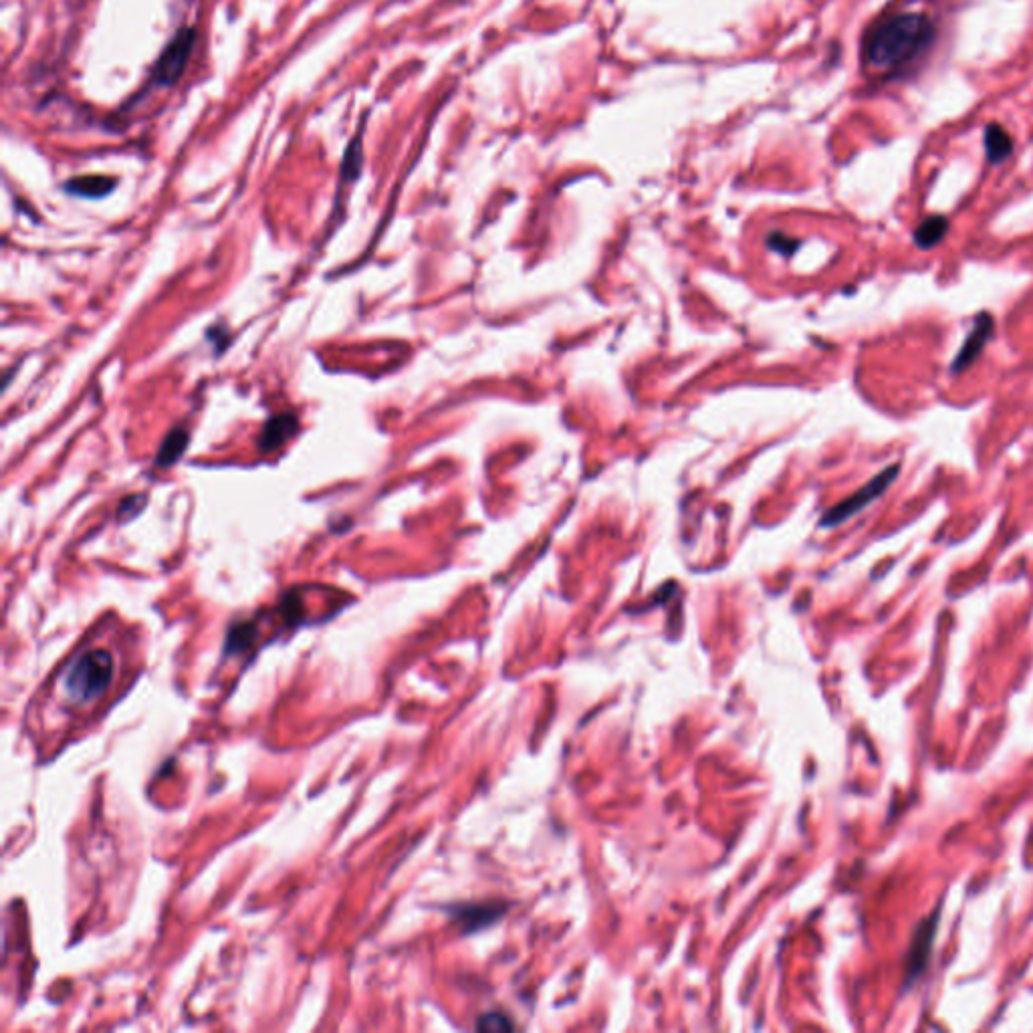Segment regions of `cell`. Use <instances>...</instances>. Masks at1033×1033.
<instances>
[{
  "label": "cell",
  "instance_id": "cell-1",
  "mask_svg": "<svg viewBox=\"0 0 1033 1033\" xmlns=\"http://www.w3.org/2000/svg\"><path fill=\"white\" fill-rule=\"evenodd\" d=\"M120 654L107 646H81L53 680V693L69 715L93 713L113 693L122 674Z\"/></svg>",
  "mask_w": 1033,
  "mask_h": 1033
},
{
  "label": "cell",
  "instance_id": "cell-2",
  "mask_svg": "<svg viewBox=\"0 0 1033 1033\" xmlns=\"http://www.w3.org/2000/svg\"><path fill=\"white\" fill-rule=\"evenodd\" d=\"M935 39V25L923 13H900L878 21L866 37L864 55L878 71H896L916 59Z\"/></svg>",
  "mask_w": 1033,
  "mask_h": 1033
},
{
  "label": "cell",
  "instance_id": "cell-3",
  "mask_svg": "<svg viewBox=\"0 0 1033 1033\" xmlns=\"http://www.w3.org/2000/svg\"><path fill=\"white\" fill-rule=\"evenodd\" d=\"M196 43V29L180 31L174 41L164 49L152 69V83L158 87H172L184 75L192 49Z\"/></svg>",
  "mask_w": 1033,
  "mask_h": 1033
},
{
  "label": "cell",
  "instance_id": "cell-4",
  "mask_svg": "<svg viewBox=\"0 0 1033 1033\" xmlns=\"http://www.w3.org/2000/svg\"><path fill=\"white\" fill-rule=\"evenodd\" d=\"M898 471L900 467L898 465H892L888 469H884L882 473H878L870 483H866L860 491H856L850 499H846L844 503L836 505L824 519H822V525L824 527H832V525H840L842 521H846L848 517L856 515L858 511H862L866 505H870L872 501H876L892 483L894 479L898 477Z\"/></svg>",
  "mask_w": 1033,
  "mask_h": 1033
},
{
  "label": "cell",
  "instance_id": "cell-5",
  "mask_svg": "<svg viewBox=\"0 0 1033 1033\" xmlns=\"http://www.w3.org/2000/svg\"><path fill=\"white\" fill-rule=\"evenodd\" d=\"M991 333H993V319H991V315L989 313H979L975 323H973V329L969 331L967 339L963 341V346H961L957 358L953 360L951 370L955 374L967 370L981 356V352L985 350Z\"/></svg>",
  "mask_w": 1033,
  "mask_h": 1033
},
{
  "label": "cell",
  "instance_id": "cell-6",
  "mask_svg": "<svg viewBox=\"0 0 1033 1033\" xmlns=\"http://www.w3.org/2000/svg\"><path fill=\"white\" fill-rule=\"evenodd\" d=\"M299 428V420L295 414L291 412H285V414H277L273 416L265 426H263V432H261V438H259V448L263 452H271L279 446H283Z\"/></svg>",
  "mask_w": 1033,
  "mask_h": 1033
},
{
  "label": "cell",
  "instance_id": "cell-7",
  "mask_svg": "<svg viewBox=\"0 0 1033 1033\" xmlns=\"http://www.w3.org/2000/svg\"><path fill=\"white\" fill-rule=\"evenodd\" d=\"M116 180L111 176H77L65 184V190L73 196L81 198H105L113 188H116Z\"/></svg>",
  "mask_w": 1033,
  "mask_h": 1033
},
{
  "label": "cell",
  "instance_id": "cell-8",
  "mask_svg": "<svg viewBox=\"0 0 1033 1033\" xmlns=\"http://www.w3.org/2000/svg\"><path fill=\"white\" fill-rule=\"evenodd\" d=\"M949 231V220L941 214H933L929 218H925L921 224L916 226L914 231V243L921 247L923 251H929L933 247H937L945 235Z\"/></svg>",
  "mask_w": 1033,
  "mask_h": 1033
},
{
  "label": "cell",
  "instance_id": "cell-9",
  "mask_svg": "<svg viewBox=\"0 0 1033 1033\" xmlns=\"http://www.w3.org/2000/svg\"><path fill=\"white\" fill-rule=\"evenodd\" d=\"M188 448V432L182 430V428H174L172 432H168V436L164 438L158 454H156V465L158 467H172L174 463L180 461V456L186 452Z\"/></svg>",
  "mask_w": 1033,
  "mask_h": 1033
},
{
  "label": "cell",
  "instance_id": "cell-10",
  "mask_svg": "<svg viewBox=\"0 0 1033 1033\" xmlns=\"http://www.w3.org/2000/svg\"><path fill=\"white\" fill-rule=\"evenodd\" d=\"M985 150H987V160L991 164H999L1011 156L1013 140L1001 126L991 124L985 130Z\"/></svg>",
  "mask_w": 1033,
  "mask_h": 1033
},
{
  "label": "cell",
  "instance_id": "cell-11",
  "mask_svg": "<svg viewBox=\"0 0 1033 1033\" xmlns=\"http://www.w3.org/2000/svg\"><path fill=\"white\" fill-rule=\"evenodd\" d=\"M362 164H364V156H362V134L350 144L348 152H346V158H343V166H341V178L343 180H356L360 176V170H362Z\"/></svg>",
  "mask_w": 1033,
  "mask_h": 1033
},
{
  "label": "cell",
  "instance_id": "cell-12",
  "mask_svg": "<svg viewBox=\"0 0 1033 1033\" xmlns=\"http://www.w3.org/2000/svg\"><path fill=\"white\" fill-rule=\"evenodd\" d=\"M144 505H146V497L144 495H132V497L124 499V503L120 505V513H118L120 521L136 517L144 509Z\"/></svg>",
  "mask_w": 1033,
  "mask_h": 1033
}]
</instances>
